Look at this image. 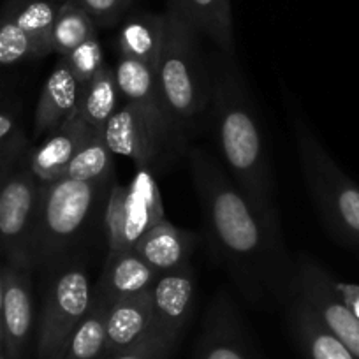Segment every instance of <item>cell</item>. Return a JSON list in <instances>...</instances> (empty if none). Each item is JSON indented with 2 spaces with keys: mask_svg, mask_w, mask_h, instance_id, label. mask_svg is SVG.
I'll use <instances>...</instances> for the list:
<instances>
[{
  "mask_svg": "<svg viewBox=\"0 0 359 359\" xmlns=\"http://www.w3.org/2000/svg\"><path fill=\"white\" fill-rule=\"evenodd\" d=\"M20 155H22V154L13 155V157L0 158V182H2V178H4V176L8 175L9 171H11V169H13V164H16V161H18Z\"/></svg>",
  "mask_w": 359,
  "mask_h": 359,
  "instance_id": "cell-33",
  "label": "cell"
},
{
  "mask_svg": "<svg viewBox=\"0 0 359 359\" xmlns=\"http://www.w3.org/2000/svg\"><path fill=\"white\" fill-rule=\"evenodd\" d=\"M30 264L8 261L4 266L2 334L8 359H23L34 324Z\"/></svg>",
  "mask_w": 359,
  "mask_h": 359,
  "instance_id": "cell-13",
  "label": "cell"
},
{
  "mask_svg": "<svg viewBox=\"0 0 359 359\" xmlns=\"http://www.w3.org/2000/svg\"><path fill=\"white\" fill-rule=\"evenodd\" d=\"M284 309L306 359H355V355L320 323L317 313L298 291Z\"/></svg>",
  "mask_w": 359,
  "mask_h": 359,
  "instance_id": "cell-19",
  "label": "cell"
},
{
  "mask_svg": "<svg viewBox=\"0 0 359 359\" xmlns=\"http://www.w3.org/2000/svg\"><path fill=\"white\" fill-rule=\"evenodd\" d=\"M154 331L175 351L196 303V273L191 264L164 271L151 287Z\"/></svg>",
  "mask_w": 359,
  "mask_h": 359,
  "instance_id": "cell-11",
  "label": "cell"
},
{
  "mask_svg": "<svg viewBox=\"0 0 359 359\" xmlns=\"http://www.w3.org/2000/svg\"><path fill=\"white\" fill-rule=\"evenodd\" d=\"M120 104L122 99L116 85L115 67H109L104 62L102 67L83 85L78 109L92 129L102 133Z\"/></svg>",
  "mask_w": 359,
  "mask_h": 359,
  "instance_id": "cell-23",
  "label": "cell"
},
{
  "mask_svg": "<svg viewBox=\"0 0 359 359\" xmlns=\"http://www.w3.org/2000/svg\"><path fill=\"white\" fill-rule=\"evenodd\" d=\"M60 4L62 2L57 0H16L6 11V16H9L32 39L39 57L53 53L51 29Z\"/></svg>",
  "mask_w": 359,
  "mask_h": 359,
  "instance_id": "cell-25",
  "label": "cell"
},
{
  "mask_svg": "<svg viewBox=\"0 0 359 359\" xmlns=\"http://www.w3.org/2000/svg\"><path fill=\"white\" fill-rule=\"evenodd\" d=\"M79 95H81V85L72 74L65 58L58 57L57 65L48 76L37 102L36 118H34L36 137H44L57 129L62 122H65L78 109Z\"/></svg>",
  "mask_w": 359,
  "mask_h": 359,
  "instance_id": "cell-18",
  "label": "cell"
},
{
  "mask_svg": "<svg viewBox=\"0 0 359 359\" xmlns=\"http://www.w3.org/2000/svg\"><path fill=\"white\" fill-rule=\"evenodd\" d=\"M62 58H65L81 88L104 64V55H102V48L97 36L90 37L81 46H78L74 51H71V53Z\"/></svg>",
  "mask_w": 359,
  "mask_h": 359,
  "instance_id": "cell-29",
  "label": "cell"
},
{
  "mask_svg": "<svg viewBox=\"0 0 359 359\" xmlns=\"http://www.w3.org/2000/svg\"><path fill=\"white\" fill-rule=\"evenodd\" d=\"M189 162L210 241L243 298L254 305H287L298 278L280 224L262 219L205 148H191Z\"/></svg>",
  "mask_w": 359,
  "mask_h": 359,
  "instance_id": "cell-1",
  "label": "cell"
},
{
  "mask_svg": "<svg viewBox=\"0 0 359 359\" xmlns=\"http://www.w3.org/2000/svg\"><path fill=\"white\" fill-rule=\"evenodd\" d=\"M201 36L208 37L222 55L234 57V25L231 0H178Z\"/></svg>",
  "mask_w": 359,
  "mask_h": 359,
  "instance_id": "cell-22",
  "label": "cell"
},
{
  "mask_svg": "<svg viewBox=\"0 0 359 359\" xmlns=\"http://www.w3.org/2000/svg\"><path fill=\"white\" fill-rule=\"evenodd\" d=\"M0 359H8V352H6L4 334H2V327H0Z\"/></svg>",
  "mask_w": 359,
  "mask_h": 359,
  "instance_id": "cell-35",
  "label": "cell"
},
{
  "mask_svg": "<svg viewBox=\"0 0 359 359\" xmlns=\"http://www.w3.org/2000/svg\"><path fill=\"white\" fill-rule=\"evenodd\" d=\"M115 182H86L64 175L43 184L30 243L32 266L50 264L67 254L95 215L104 210Z\"/></svg>",
  "mask_w": 359,
  "mask_h": 359,
  "instance_id": "cell-4",
  "label": "cell"
},
{
  "mask_svg": "<svg viewBox=\"0 0 359 359\" xmlns=\"http://www.w3.org/2000/svg\"><path fill=\"white\" fill-rule=\"evenodd\" d=\"M29 58H39L36 44L9 16L0 20V65H13Z\"/></svg>",
  "mask_w": 359,
  "mask_h": 359,
  "instance_id": "cell-28",
  "label": "cell"
},
{
  "mask_svg": "<svg viewBox=\"0 0 359 359\" xmlns=\"http://www.w3.org/2000/svg\"><path fill=\"white\" fill-rule=\"evenodd\" d=\"M294 262L298 278L296 291L317 313L320 323L359 359V317L340 298L334 278L309 255L298 254Z\"/></svg>",
  "mask_w": 359,
  "mask_h": 359,
  "instance_id": "cell-9",
  "label": "cell"
},
{
  "mask_svg": "<svg viewBox=\"0 0 359 359\" xmlns=\"http://www.w3.org/2000/svg\"><path fill=\"white\" fill-rule=\"evenodd\" d=\"M102 137L113 155H123L136 168H157L171 154H180L178 148L150 118L136 106L122 102L102 129Z\"/></svg>",
  "mask_w": 359,
  "mask_h": 359,
  "instance_id": "cell-10",
  "label": "cell"
},
{
  "mask_svg": "<svg viewBox=\"0 0 359 359\" xmlns=\"http://www.w3.org/2000/svg\"><path fill=\"white\" fill-rule=\"evenodd\" d=\"M164 13H134L122 23L116 36L118 57L134 58L155 67L164 41Z\"/></svg>",
  "mask_w": 359,
  "mask_h": 359,
  "instance_id": "cell-21",
  "label": "cell"
},
{
  "mask_svg": "<svg viewBox=\"0 0 359 359\" xmlns=\"http://www.w3.org/2000/svg\"><path fill=\"white\" fill-rule=\"evenodd\" d=\"M57 2H65V0H57Z\"/></svg>",
  "mask_w": 359,
  "mask_h": 359,
  "instance_id": "cell-36",
  "label": "cell"
},
{
  "mask_svg": "<svg viewBox=\"0 0 359 359\" xmlns=\"http://www.w3.org/2000/svg\"><path fill=\"white\" fill-rule=\"evenodd\" d=\"M196 359H252L241 317L226 291L215 296L206 312Z\"/></svg>",
  "mask_w": 359,
  "mask_h": 359,
  "instance_id": "cell-15",
  "label": "cell"
},
{
  "mask_svg": "<svg viewBox=\"0 0 359 359\" xmlns=\"http://www.w3.org/2000/svg\"><path fill=\"white\" fill-rule=\"evenodd\" d=\"M198 243V234L172 226L168 219L151 227L133 250L140 254L158 273L171 271L189 262Z\"/></svg>",
  "mask_w": 359,
  "mask_h": 359,
  "instance_id": "cell-20",
  "label": "cell"
},
{
  "mask_svg": "<svg viewBox=\"0 0 359 359\" xmlns=\"http://www.w3.org/2000/svg\"><path fill=\"white\" fill-rule=\"evenodd\" d=\"M43 184L25 161L0 182V247L9 261L30 264V243L36 227Z\"/></svg>",
  "mask_w": 359,
  "mask_h": 359,
  "instance_id": "cell-8",
  "label": "cell"
},
{
  "mask_svg": "<svg viewBox=\"0 0 359 359\" xmlns=\"http://www.w3.org/2000/svg\"><path fill=\"white\" fill-rule=\"evenodd\" d=\"M108 305L94 298L88 316L76 326L53 359H104Z\"/></svg>",
  "mask_w": 359,
  "mask_h": 359,
  "instance_id": "cell-24",
  "label": "cell"
},
{
  "mask_svg": "<svg viewBox=\"0 0 359 359\" xmlns=\"http://www.w3.org/2000/svg\"><path fill=\"white\" fill-rule=\"evenodd\" d=\"M115 76L122 102L136 106L165 136L171 137L178 151H184L185 144L180 140L171 113H169L161 90H158L155 67L144 64V62L134 60V58L118 57V62L115 65Z\"/></svg>",
  "mask_w": 359,
  "mask_h": 359,
  "instance_id": "cell-12",
  "label": "cell"
},
{
  "mask_svg": "<svg viewBox=\"0 0 359 359\" xmlns=\"http://www.w3.org/2000/svg\"><path fill=\"white\" fill-rule=\"evenodd\" d=\"M164 20V41L155 76L180 140L187 148L189 141L208 120L210 71L199 46L201 34L178 0H168Z\"/></svg>",
  "mask_w": 359,
  "mask_h": 359,
  "instance_id": "cell-3",
  "label": "cell"
},
{
  "mask_svg": "<svg viewBox=\"0 0 359 359\" xmlns=\"http://www.w3.org/2000/svg\"><path fill=\"white\" fill-rule=\"evenodd\" d=\"M158 275L161 273L157 269L151 268L140 254L134 250H123L106 257L101 277L94 285V298L109 306L116 299L150 291Z\"/></svg>",
  "mask_w": 359,
  "mask_h": 359,
  "instance_id": "cell-16",
  "label": "cell"
},
{
  "mask_svg": "<svg viewBox=\"0 0 359 359\" xmlns=\"http://www.w3.org/2000/svg\"><path fill=\"white\" fill-rule=\"evenodd\" d=\"M64 175L86 182H115V155L102 133H94L74 155Z\"/></svg>",
  "mask_w": 359,
  "mask_h": 359,
  "instance_id": "cell-27",
  "label": "cell"
},
{
  "mask_svg": "<svg viewBox=\"0 0 359 359\" xmlns=\"http://www.w3.org/2000/svg\"><path fill=\"white\" fill-rule=\"evenodd\" d=\"M48 266L50 277L41 309L37 359H53L94 306V284L83 262L64 255Z\"/></svg>",
  "mask_w": 359,
  "mask_h": 359,
  "instance_id": "cell-6",
  "label": "cell"
},
{
  "mask_svg": "<svg viewBox=\"0 0 359 359\" xmlns=\"http://www.w3.org/2000/svg\"><path fill=\"white\" fill-rule=\"evenodd\" d=\"M289 113L299 164L317 210L340 243L359 248V185L338 168L302 113L292 108Z\"/></svg>",
  "mask_w": 359,
  "mask_h": 359,
  "instance_id": "cell-5",
  "label": "cell"
},
{
  "mask_svg": "<svg viewBox=\"0 0 359 359\" xmlns=\"http://www.w3.org/2000/svg\"><path fill=\"white\" fill-rule=\"evenodd\" d=\"M224 169L255 212L280 224L264 133L234 57L219 53L210 71L208 120Z\"/></svg>",
  "mask_w": 359,
  "mask_h": 359,
  "instance_id": "cell-2",
  "label": "cell"
},
{
  "mask_svg": "<svg viewBox=\"0 0 359 359\" xmlns=\"http://www.w3.org/2000/svg\"><path fill=\"white\" fill-rule=\"evenodd\" d=\"M154 331L151 289L130 298L116 299L106 313V358L115 355Z\"/></svg>",
  "mask_w": 359,
  "mask_h": 359,
  "instance_id": "cell-17",
  "label": "cell"
},
{
  "mask_svg": "<svg viewBox=\"0 0 359 359\" xmlns=\"http://www.w3.org/2000/svg\"><path fill=\"white\" fill-rule=\"evenodd\" d=\"M97 27H113L122 20L133 0H74Z\"/></svg>",
  "mask_w": 359,
  "mask_h": 359,
  "instance_id": "cell-30",
  "label": "cell"
},
{
  "mask_svg": "<svg viewBox=\"0 0 359 359\" xmlns=\"http://www.w3.org/2000/svg\"><path fill=\"white\" fill-rule=\"evenodd\" d=\"M94 36H97V25L86 11H83L74 0L62 2L51 29L53 53L65 57Z\"/></svg>",
  "mask_w": 359,
  "mask_h": 359,
  "instance_id": "cell-26",
  "label": "cell"
},
{
  "mask_svg": "<svg viewBox=\"0 0 359 359\" xmlns=\"http://www.w3.org/2000/svg\"><path fill=\"white\" fill-rule=\"evenodd\" d=\"M23 137L20 136L16 120L9 111L0 109V158L22 154Z\"/></svg>",
  "mask_w": 359,
  "mask_h": 359,
  "instance_id": "cell-32",
  "label": "cell"
},
{
  "mask_svg": "<svg viewBox=\"0 0 359 359\" xmlns=\"http://www.w3.org/2000/svg\"><path fill=\"white\" fill-rule=\"evenodd\" d=\"M172 352L175 351L155 331H151L148 337H144L133 347L104 359H169Z\"/></svg>",
  "mask_w": 359,
  "mask_h": 359,
  "instance_id": "cell-31",
  "label": "cell"
},
{
  "mask_svg": "<svg viewBox=\"0 0 359 359\" xmlns=\"http://www.w3.org/2000/svg\"><path fill=\"white\" fill-rule=\"evenodd\" d=\"M2 303H4V268L0 266V327H2Z\"/></svg>",
  "mask_w": 359,
  "mask_h": 359,
  "instance_id": "cell-34",
  "label": "cell"
},
{
  "mask_svg": "<svg viewBox=\"0 0 359 359\" xmlns=\"http://www.w3.org/2000/svg\"><path fill=\"white\" fill-rule=\"evenodd\" d=\"M94 133L97 130L92 129L79 109H76L65 122L46 134L43 141L25 155L27 168L41 184H50L64 176L74 155Z\"/></svg>",
  "mask_w": 359,
  "mask_h": 359,
  "instance_id": "cell-14",
  "label": "cell"
},
{
  "mask_svg": "<svg viewBox=\"0 0 359 359\" xmlns=\"http://www.w3.org/2000/svg\"><path fill=\"white\" fill-rule=\"evenodd\" d=\"M164 219L161 191L151 169L137 168L127 185L115 182L102 210L108 241L106 257L133 250L134 245Z\"/></svg>",
  "mask_w": 359,
  "mask_h": 359,
  "instance_id": "cell-7",
  "label": "cell"
}]
</instances>
